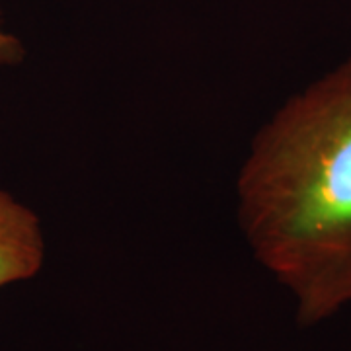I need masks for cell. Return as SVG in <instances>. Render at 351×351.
Returning <instances> with one entry per match:
<instances>
[{
	"label": "cell",
	"mask_w": 351,
	"mask_h": 351,
	"mask_svg": "<svg viewBox=\"0 0 351 351\" xmlns=\"http://www.w3.org/2000/svg\"><path fill=\"white\" fill-rule=\"evenodd\" d=\"M24 57V47L18 39L6 34L0 25V66L4 64H16Z\"/></svg>",
	"instance_id": "obj_3"
},
{
	"label": "cell",
	"mask_w": 351,
	"mask_h": 351,
	"mask_svg": "<svg viewBox=\"0 0 351 351\" xmlns=\"http://www.w3.org/2000/svg\"><path fill=\"white\" fill-rule=\"evenodd\" d=\"M45 256L39 219L0 191V287L38 274Z\"/></svg>",
	"instance_id": "obj_2"
},
{
	"label": "cell",
	"mask_w": 351,
	"mask_h": 351,
	"mask_svg": "<svg viewBox=\"0 0 351 351\" xmlns=\"http://www.w3.org/2000/svg\"><path fill=\"white\" fill-rule=\"evenodd\" d=\"M237 191L242 232L293 295L297 322L351 306V57L262 125Z\"/></svg>",
	"instance_id": "obj_1"
}]
</instances>
